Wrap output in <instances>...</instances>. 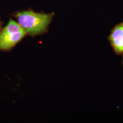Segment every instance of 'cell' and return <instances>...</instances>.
I'll return each mask as SVG.
<instances>
[{"label":"cell","instance_id":"obj_1","mask_svg":"<svg viewBox=\"0 0 123 123\" xmlns=\"http://www.w3.org/2000/svg\"><path fill=\"white\" fill-rule=\"evenodd\" d=\"M53 14L36 13L29 11L17 13L18 23L26 33L36 36L47 30L51 22Z\"/></svg>","mask_w":123,"mask_h":123},{"label":"cell","instance_id":"obj_2","mask_svg":"<svg viewBox=\"0 0 123 123\" xmlns=\"http://www.w3.org/2000/svg\"><path fill=\"white\" fill-rule=\"evenodd\" d=\"M26 32L21 25L11 20L0 34V50H7L24 37Z\"/></svg>","mask_w":123,"mask_h":123},{"label":"cell","instance_id":"obj_3","mask_svg":"<svg viewBox=\"0 0 123 123\" xmlns=\"http://www.w3.org/2000/svg\"><path fill=\"white\" fill-rule=\"evenodd\" d=\"M110 39L117 52L123 53V23L119 24L113 29Z\"/></svg>","mask_w":123,"mask_h":123}]
</instances>
